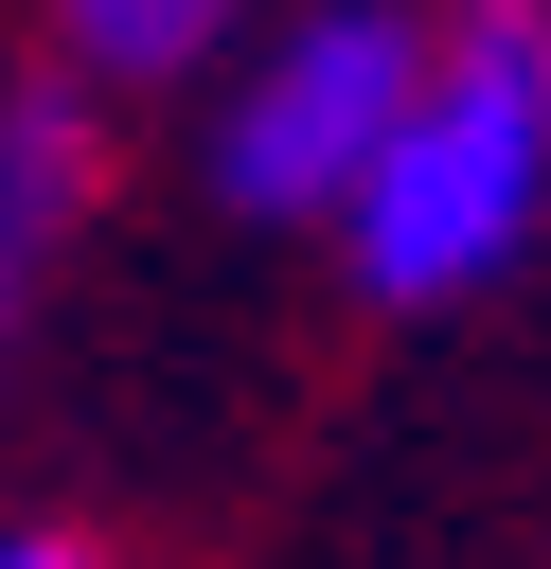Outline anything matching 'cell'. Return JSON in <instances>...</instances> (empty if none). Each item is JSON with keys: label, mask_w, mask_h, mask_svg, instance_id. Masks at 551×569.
Segmentation results:
<instances>
[{"label": "cell", "mask_w": 551, "mask_h": 569, "mask_svg": "<svg viewBox=\"0 0 551 569\" xmlns=\"http://www.w3.org/2000/svg\"><path fill=\"white\" fill-rule=\"evenodd\" d=\"M533 196H551V107H533L515 36L480 18V36L427 53V89L391 107L373 178L338 196V249H355L373 302H462V284H498V267L533 249Z\"/></svg>", "instance_id": "6da1fadb"}, {"label": "cell", "mask_w": 551, "mask_h": 569, "mask_svg": "<svg viewBox=\"0 0 551 569\" xmlns=\"http://www.w3.org/2000/svg\"><path fill=\"white\" fill-rule=\"evenodd\" d=\"M409 89H427V36H409L391 0H320V18H284V36L231 71V107H213V196L267 213V231L338 213V196L373 178V142H391Z\"/></svg>", "instance_id": "7a4b0ae2"}, {"label": "cell", "mask_w": 551, "mask_h": 569, "mask_svg": "<svg viewBox=\"0 0 551 569\" xmlns=\"http://www.w3.org/2000/svg\"><path fill=\"white\" fill-rule=\"evenodd\" d=\"M71 196H89V107H71V89H18V107H0V373H18V338H36V284H53V249H71Z\"/></svg>", "instance_id": "3957f363"}, {"label": "cell", "mask_w": 551, "mask_h": 569, "mask_svg": "<svg viewBox=\"0 0 551 569\" xmlns=\"http://www.w3.org/2000/svg\"><path fill=\"white\" fill-rule=\"evenodd\" d=\"M249 0H53V71L71 89H178L196 53H231Z\"/></svg>", "instance_id": "277c9868"}, {"label": "cell", "mask_w": 551, "mask_h": 569, "mask_svg": "<svg viewBox=\"0 0 551 569\" xmlns=\"http://www.w3.org/2000/svg\"><path fill=\"white\" fill-rule=\"evenodd\" d=\"M0 569H107V551H89V533H53V516H36V533H0Z\"/></svg>", "instance_id": "5b68a950"}, {"label": "cell", "mask_w": 551, "mask_h": 569, "mask_svg": "<svg viewBox=\"0 0 551 569\" xmlns=\"http://www.w3.org/2000/svg\"><path fill=\"white\" fill-rule=\"evenodd\" d=\"M498 36H515V71H533V107H551V0H515Z\"/></svg>", "instance_id": "8992f818"}]
</instances>
